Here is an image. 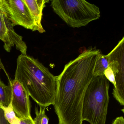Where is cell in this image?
Wrapping results in <instances>:
<instances>
[{"label": "cell", "instance_id": "6da1fadb", "mask_svg": "<svg viewBox=\"0 0 124 124\" xmlns=\"http://www.w3.org/2000/svg\"><path fill=\"white\" fill-rule=\"evenodd\" d=\"M99 50L90 48L65 65L57 76L53 106L58 124H82V107L87 88L93 78Z\"/></svg>", "mask_w": 124, "mask_h": 124}, {"label": "cell", "instance_id": "7a4b0ae2", "mask_svg": "<svg viewBox=\"0 0 124 124\" xmlns=\"http://www.w3.org/2000/svg\"><path fill=\"white\" fill-rule=\"evenodd\" d=\"M15 79L40 106L53 105L57 88V76L37 59L21 54L17 59Z\"/></svg>", "mask_w": 124, "mask_h": 124}, {"label": "cell", "instance_id": "3957f363", "mask_svg": "<svg viewBox=\"0 0 124 124\" xmlns=\"http://www.w3.org/2000/svg\"><path fill=\"white\" fill-rule=\"evenodd\" d=\"M109 82L104 75L93 77L85 91L82 107L83 121L105 124L109 101Z\"/></svg>", "mask_w": 124, "mask_h": 124}, {"label": "cell", "instance_id": "277c9868", "mask_svg": "<svg viewBox=\"0 0 124 124\" xmlns=\"http://www.w3.org/2000/svg\"><path fill=\"white\" fill-rule=\"evenodd\" d=\"M51 6L55 13L69 26H85L101 16L99 8L84 0H53Z\"/></svg>", "mask_w": 124, "mask_h": 124}, {"label": "cell", "instance_id": "5b68a950", "mask_svg": "<svg viewBox=\"0 0 124 124\" xmlns=\"http://www.w3.org/2000/svg\"><path fill=\"white\" fill-rule=\"evenodd\" d=\"M0 5L7 14L14 27L20 25L36 31L34 19L24 0H0Z\"/></svg>", "mask_w": 124, "mask_h": 124}, {"label": "cell", "instance_id": "8992f818", "mask_svg": "<svg viewBox=\"0 0 124 124\" xmlns=\"http://www.w3.org/2000/svg\"><path fill=\"white\" fill-rule=\"evenodd\" d=\"M13 90L12 105L13 109L19 119L31 116L29 95L21 84L16 80H10Z\"/></svg>", "mask_w": 124, "mask_h": 124}, {"label": "cell", "instance_id": "52a82bcc", "mask_svg": "<svg viewBox=\"0 0 124 124\" xmlns=\"http://www.w3.org/2000/svg\"><path fill=\"white\" fill-rule=\"evenodd\" d=\"M35 24L36 31L40 33L46 31L42 24L43 10L45 7L46 4L49 2L48 0H24Z\"/></svg>", "mask_w": 124, "mask_h": 124}, {"label": "cell", "instance_id": "ba28073f", "mask_svg": "<svg viewBox=\"0 0 124 124\" xmlns=\"http://www.w3.org/2000/svg\"><path fill=\"white\" fill-rule=\"evenodd\" d=\"M111 54L103 55L100 53L98 55L93 71V77L104 75L105 70L108 68L111 61Z\"/></svg>", "mask_w": 124, "mask_h": 124}, {"label": "cell", "instance_id": "9c48e42d", "mask_svg": "<svg viewBox=\"0 0 124 124\" xmlns=\"http://www.w3.org/2000/svg\"><path fill=\"white\" fill-rule=\"evenodd\" d=\"M13 90L10 84L6 85L3 82H0V106H8L12 101Z\"/></svg>", "mask_w": 124, "mask_h": 124}, {"label": "cell", "instance_id": "30bf717a", "mask_svg": "<svg viewBox=\"0 0 124 124\" xmlns=\"http://www.w3.org/2000/svg\"><path fill=\"white\" fill-rule=\"evenodd\" d=\"M4 111L6 119L10 124H20V119L18 118L14 112L12 105V101L8 106H0Z\"/></svg>", "mask_w": 124, "mask_h": 124}, {"label": "cell", "instance_id": "8fae6325", "mask_svg": "<svg viewBox=\"0 0 124 124\" xmlns=\"http://www.w3.org/2000/svg\"><path fill=\"white\" fill-rule=\"evenodd\" d=\"M40 110L39 111L38 107L35 108L36 117L34 120L35 124H48L49 118L45 114L46 107L40 106Z\"/></svg>", "mask_w": 124, "mask_h": 124}, {"label": "cell", "instance_id": "7c38bea8", "mask_svg": "<svg viewBox=\"0 0 124 124\" xmlns=\"http://www.w3.org/2000/svg\"><path fill=\"white\" fill-rule=\"evenodd\" d=\"M8 29L2 8L0 6V39L4 41L7 35Z\"/></svg>", "mask_w": 124, "mask_h": 124}, {"label": "cell", "instance_id": "4fadbf2b", "mask_svg": "<svg viewBox=\"0 0 124 124\" xmlns=\"http://www.w3.org/2000/svg\"><path fill=\"white\" fill-rule=\"evenodd\" d=\"M104 75L109 82L113 84L114 86V88H115L116 87V83L115 76L112 70L109 67H108L104 71Z\"/></svg>", "mask_w": 124, "mask_h": 124}, {"label": "cell", "instance_id": "5bb4252c", "mask_svg": "<svg viewBox=\"0 0 124 124\" xmlns=\"http://www.w3.org/2000/svg\"><path fill=\"white\" fill-rule=\"evenodd\" d=\"M0 124H10L6 119L4 111L0 107Z\"/></svg>", "mask_w": 124, "mask_h": 124}, {"label": "cell", "instance_id": "9a60e30c", "mask_svg": "<svg viewBox=\"0 0 124 124\" xmlns=\"http://www.w3.org/2000/svg\"><path fill=\"white\" fill-rule=\"evenodd\" d=\"M20 124H35L31 116L27 118L20 119Z\"/></svg>", "mask_w": 124, "mask_h": 124}, {"label": "cell", "instance_id": "2e32d148", "mask_svg": "<svg viewBox=\"0 0 124 124\" xmlns=\"http://www.w3.org/2000/svg\"><path fill=\"white\" fill-rule=\"evenodd\" d=\"M112 124H124V119L123 116L118 117L113 121Z\"/></svg>", "mask_w": 124, "mask_h": 124}, {"label": "cell", "instance_id": "e0dca14e", "mask_svg": "<svg viewBox=\"0 0 124 124\" xmlns=\"http://www.w3.org/2000/svg\"><path fill=\"white\" fill-rule=\"evenodd\" d=\"M1 80H0V82H1Z\"/></svg>", "mask_w": 124, "mask_h": 124}]
</instances>
